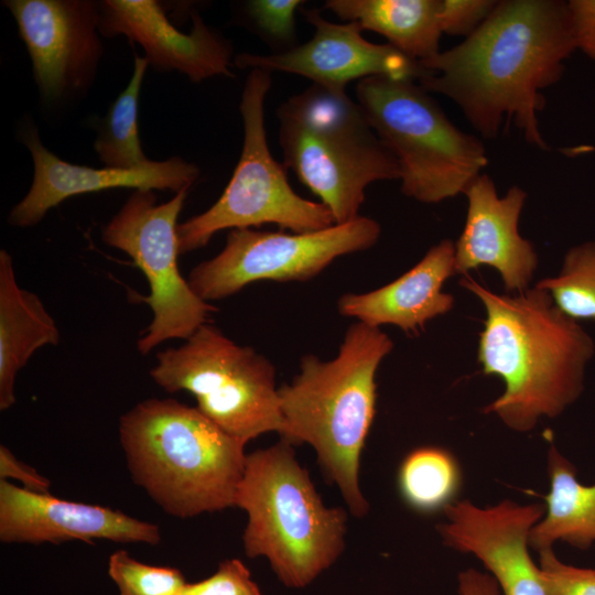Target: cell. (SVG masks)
<instances>
[{
    "label": "cell",
    "mask_w": 595,
    "mask_h": 595,
    "mask_svg": "<svg viewBox=\"0 0 595 595\" xmlns=\"http://www.w3.org/2000/svg\"><path fill=\"white\" fill-rule=\"evenodd\" d=\"M575 50L567 2L502 0L462 43L420 62L432 73L419 84L453 100L483 138L496 139L512 125L547 151L541 93L562 78Z\"/></svg>",
    "instance_id": "1"
},
{
    "label": "cell",
    "mask_w": 595,
    "mask_h": 595,
    "mask_svg": "<svg viewBox=\"0 0 595 595\" xmlns=\"http://www.w3.org/2000/svg\"><path fill=\"white\" fill-rule=\"evenodd\" d=\"M459 284L486 310L478 343L483 372L505 383L504 393L484 412L521 433L542 418L562 414L583 392L585 369L595 353L593 338L537 285L509 295L491 292L470 277Z\"/></svg>",
    "instance_id": "2"
},
{
    "label": "cell",
    "mask_w": 595,
    "mask_h": 595,
    "mask_svg": "<svg viewBox=\"0 0 595 595\" xmlns=\"http://www.w3.org/2000/svg\"><path fill=\"white\" fill-rule=\"evenodd\" d=\"M393 343L380 327L356 322L332 360L301 358L300 372L279 387L281 439L306 443L349 512L364 517L369 504L359 482L360 456L376 414V374Z\"/></svg>",
    "instance_id": "3"
},
{
    "label": "cell",
    "mask_w": 595,
    "mask_h": 595,
    "mask_svg": "<svg viewBox=\"0 0 595 595\" xmlns=\"http://www.w3.org/2000/svg\"><path fill=\"white\" fill-rule=\"evenodd\" d=\"M119 441L134 484L170 516L236 507L247 443L196 407L171 398L141 401L120 416Z\"/></svg>",
    "instance_id": "4"
},
{
    "label": "cell",
    "mask_w": 595,
    "mask_h": 595,
    "mask_svg": "<svg viewBox=\"0 0 595 595\" xmlns=\"http://www.w3.org/2000/svg\"><path fill=\"white\" fill-rule=\"evenodd\" d=\"M293 444L278 443L247 454L236 507L248 521V558H266L290 588H303L332 566L345 549L347 512L326 507Z\"/></svg>",
    "instance_id": "5"
},
{
    "label": "cell",
    "mask_w": 595,
    "mask_h": 595,
    "mask_svg": "<svg viewBox=\"0 0 595 595\" xmlns=\"http://www.w3.org/2000/svg\"><path fill=\"white\" fill-rule=\"evenodd\" d=\"M283 166L315 194L335 224L359 217L368 185L399 180L396 158L346 90L312 84L277 109Z\"/></svg>",
    "instance_id": "6"
},
{
    "label": "cell",
    "mask_w": 595,
    "mask_h": 595,
    "mask_svg": "<svg viewBox=\"0 0 595 595\" xmlns=\"http://www.w3.org/2000/svg\"><path fill=\"white\" fill-rule=\"evenodd\" d=\"M356 97L371 128L396 158L405 196L440 203L464 194L486 167L482 140L459 130L413 80L368 77L356 85Z\"/></svg>",
    "instance_id": "7"
},
{
    "label": "cell",
    "mask_w": 595,
    "mask_h": 595,
    "mask_svg": "<svg viewBox=\"0 0 595 595\" xmlns=\"http://www.w3.org/2000/svg\"><path fill=\"white\" fill-rule=\"evenodd\" d=\"M150 376L167 392L192 393L206 418L246 443L283 432L272 363L209 323L182 345L159 351Z\"/></svg>",
    "instance_id": "8"
},
{
    "label": "cell",
    "mask_w": 595,
    "mask_h": 595,
    "mask_svg": "<svg viewBox=\"0 0 595 595\" xmlns=\"http://www.w3.org/2000/svg\"><path fill=\"white\" fill-rule=\"evenodd\" d=\"M271 73L251 69L239 110L244 125L242 150L232 176L208 209L177 225L180 255L206 246L223 229L275 224L291 232H311L335 225L321 202L305 199L291 187L284 166L272 156L264 127V100Z\"/></svg>",
    "instance_id": "9"
},
{
    "label": "cell",
    "mask_w": 595,
    "mask_h": 595,
    "mask_svg": "<svg viewBox=\"0 0 595 595\" xmlns=\"http://www.w3.org/2000/svg\"><path fill=\"white\" fill-rule=\"evenodd\" d=\"M187 193L182 190L158 204L152 191H136L101 229L102 241L127 253L149 282L150 294L143 301L153 317L137 340L142 355L169 339L186 340L217 311L194 292L178 269L177 218Z\"/></svg>",
    "instance_id": "10"
},
{
    "label": "cell",
    "mask_w": 595,
    "mask_h": 595,
    "mask_svg": "<svg viewBox=\"0 0 595 595\" xmlns=\"http://www.w3.org/2000/svg\"><path fill=\"white\" fill-rule=\"evenodd\" d=\"M380 232V225L365 216L311 232L232 229L223 250L194 267L187 281L206 302L257 281H306L338 257L372 247Z\"/></svg>",
    "instance_id": "11"
},
{
    "label": "cell",
    "mask_w": 595,
    "mask_h": 595,
    "mask_svg": "<svg viewBox=\"0 0 595 595\" xmlns=\"http://www.w3.org/2000/svg\"><path fill=\"white\" fill-rule=\"evenodd\" d=\"M47 102L85 91L102 54L100 8L90 0H7Z\"/></svg>",
    "instance_id": "12"
},
{
    "label": "cell",
    "mask_w": 595,
    "mask_h": 595,
    "mask_svg": "<svg viewBox=\"0 0 595 595\" xmlns=\"http://www.w3.org/2000/svg\"><path fill=\"white\" fill-rule=\"evenodd\" d=\"M301 11L315 30L307 42L269 55L238 54L234 64L239 68L300 75L335 90H345L355 79L385 76L414 82L432 73L388 43L367 41L356 22L334 23L316 9Z\"/></svg>",
    "instance_id": "13"
},
{
    "label": "cell",
    "mask_w": 595,
    "mask_h": 595,
    "mask_svg": "<svg viewBox=\"0 0 595 595\" xmlns=\"http://www.w3.org/2000/svg\"><path fill=\"white\" fill-rule=\"evenodd\" d=\"M437 530L444 544L477 558L504 595H547L528 551L532 528L544 515L541 504L520 505L506 499L482 508L456 500L444 510Z\"/></svg>",
    "instance_id": "14"
},
{
    "label": "cell",
    "mask_w": 595,
    "mask_h": 595,
    "mask_svg": "<svg viewBox=\"0 0 595 595\" xmlns=\"http://www.w3.org/2000/svg\"><path fill=\"white\" fill-rule=\"evenodd\" d=\"M0 540L3 543H53L96 540L156 545V524L109 507L40 494L0 480Z\"/></svg>",
    "instance_id": "15"
},
{
    "label": "cell",
    "mask_w": 595,
    "mask_h": 595,
    "mask_svg": "<svg viewBox=\"0 0 595 595\" xmlns=\"http://www.w3.org/2000/svg\"><path fill=\"white\" fill-rule=\"evenodd\" d=\"M23 142L33 160L34 176L26 195L9 214L8 220L15 227L36 225L50 209L74 195L119 187L177 193L190 190L201 173L196 164L180 156L131 170L72 164L44 147L35 127L24 131Z\"/></svg>",
    "instance_id": "16"
},
{
    "label": "cell",
    "mask_w": 595,
    "mask_h": 595,
    "mask_svg": "<svg viewBox=\"0 0 595 595\" xmlns=\"http://www.w3.org/2000/svg\"><path fill=\"white\" fill-rule=\"evenodd\" d=\"M99 33L125 35L145 52L149 65L178 71L192 82L231 76L232 47L217 31L192 14L190 33L176 29L159 2L153 0H106L99 3Z\"/></svg>",
    "instance_id": "17"
},
{
    "label": "cell",
    "mask_w": 595,
    "mask_h": 595,
    "mask_svg": "<svg viewBox=\"0 0 595 595\" xmlns=\"http://www.w3.org/2000/svg\"><path fill=\"white\" fill-rule=\"evenodd\" d=\"M464 194L468 207L464 229L455 244L456 273L489 266L499 272L508 292L529 289L538 255L518 230L527 193L515 185L499 197L494 181L482 173Z\"/></svg>",
    "instance_id": "18"
},
{
    "label": "cell",
    "mask_w": 595,
    "mask_h": 595,
    "mask_svg": "<svg viewBox=\"0 0 595 595\" xmlns=\"http://www.w3.org/2000/svg\"><path fill=\"white\" fill-rule=\"evenodd\" d=\"M455 273V244L445 239L394 281L370 292L342 295L338 312L369 326L394 325L416 333L453 307V295L442 292V286Z\"/></svg>",
    "instance_id": "19"
},
{
    "label": "cell",
    "mask_w": 595,
    "mask_h": 595,
    "mask_svg": "<svg viewBox=\"0 0 595 595\" xmlns=\"http://www.w3.org/2000/svg\"><path fill=\"white\" fill-rule=\"evenodd\" d=\"M61 334L41 299L21 288L10 253L0 251V410L15 403V378L33 354Z\"/></svg>",
    "instance_id": "20"
},
{
    "label": "cell",
    "mask_w": 595,
    "mask_h": 595,
    "mask_svg": "<svg viewBox=\"0 0 595 595\" xmlns=\"http://www.w3.org/2000/svg\"><path fill=\"white\" fill-rule=\"evenodd\" d=\"M325 9L345 22L376 32L407 57L422 62L437 55L441 0H328Z\"/></svg>",
    "instance_id": "21"
},
{
    "label": "cell",
    "mask_w": 595,
    "mask_h": 595,
    "mask_svg": "<svg viewBox=\"0 0 595 595\" xmlns=\"http://www.w3.org/2000/svg\"><path fill=\"white\" fill-rule=\"evenodd\" d=\"M547 465L550 489L544 515L532 528L529 543L539 552L558 541L588 549L595 542V484L580 483L575 466L553 445Z\"/></svg>",
    "instance_id": "22"
},
{
    "label": "cell",
    "mask_w": 595,
    "mask_h": 595,
    "mask_svg": "<svg viewBox=\"0 0 595 595\" xmlns=\"http://www.w3.org/2000/svg\"><path fill=\"white\" fill-rule=\"evenodd\" d=\"M404 504L420 513L444 510L456 501L462 485L457 459L445 448L422 446L402 459L397 476Z\"/></svg>",
    "instance_id": "23"
},
{
    "label": "cell",
    "mask_w": 595,
    "mask_h": 595,
    "mask_svg": "<svg viewBox=\"0 0 595 595\" xmlns=\"http://www.w3.org/2000/svg\"><path fill=\"white\" fill-rule=\"evenodd\" d=\"M149 62L134 55V67L127 87L104 118L94 143L106 167L131 170L151 162L144 154L138 128L139 95Z\"/></svg>",
    "instance_id": "24"
},
{
    "label": "cell",
    "mask_w": 595,
    "mask_h": 595,
    "mask_svg": "<svg viewBox=\"0 0 595 595\" xmlns=\"http://www.w3.org/2000/svg\"><path fill=\"white\" fill-rule=\"evenodd\" d=\"M537 286L550 293L556 307L570 318L595 320V241L572 247L556 277Z\"/></svg>",
    "instance_id": "25"
},
{
    "label": "cell",
    "mask_w": 595,
    "mask_h": 595,
    "mask_svg": "<svg viewBox=\"0 0 595 595\" xmlns=\"http://www.w3.org/2000/svg\"><path fill=\"white\" fill-rule=\"evenodd\" d=\"M108 573L119 595H178L186 584L180 570L144 564L125 550L111 553Z\"/></svg>",
    "instance_id": "26"
},
{
    "label": "cell",
    "mask_w": 595,
    "mask_h": 595,
    "mask_svg": "<svg viewBox=\"0 0 595 595\" xmlns=\"http://www.w3.org/2000/svg\"><path fill=\"white\" fill-rule=\"evenodd\" d=\"M303 3L301 0H250L245 3V11L263 39L286 51L295 46V12Z\"/></svg>",
    "instance_id": "27"
},
{
    "label": "cell",
    "mask_w": 595,
    "mask_h": 595,
    "mask_svg": "<svg viewBox=\"0 0 595 595\" xmlns=\"http://www.w3.org/2000/svg\"><path fill=\"white\" fill-rule=\"evenodd\" d=\"M540 577L547 595H595V570L563 563L547 549L539 552Z\"/></svg>",
    "instance_id": "28"
},
{
    "label": "cell",
    "mask_w": 595,
    "mask_h": 595,
    "mask_svg": "<svg viewBox=\"0 0 595 595\" xmlns=\"http://www.w3.org/2000/svg\"><path fill=\"white\" fill-rule=\"evenodd\" d=\"M178 595H262L249 569L239 560L219 563L209 577L186 583Z\"/></svg>",
    "instance_id": "29"
},
{
    "label": "cell",
    "mask_w": 595,
    "mask_h": 595,
    "mask_svg": "<svg viewBox=\"0 0 595 595\" xmlns=\"http://www.w3.org/2000/svg\"><path fill=\"white\" fill-rule=\"evenodd\" d=\"M497 2L496 0H441L442 33L468 37L490 15Z\"/></svg>",
    "instance_id": "30"
},
{
    "label": "cell",
    "mask_w": 595,
    "mask_h": 595,
    "mask_svg": "<svg viewBox=\"0 0 595 595\" xmlns=\"http://www.w3.org/2000/svg\"><path fill=\"white\" fill-rule=\"evenodd\" d=\"M567 8L576 50L595 60V0H570Z\"/></svg>",
    "instance_id": "31"
},
{
    "label": "cell",
    "mask_w": 595,
    "mask_h": 595,
    "mask_svg": "<svg viewBox=\"0 0 595 595\" xmlns=\"http://www.w3.org/2000/svg\"><path fill=\"white\" fill-rule=\"evenodd\" d=\"M13 478L19 480L24 489L47 494L51 482L39 474L32 466L19 461L4 445L0 446V480Z\"/></svg>",
    "instance_id": "32"
},
{
    "label": "cell",
    "mask_w": 595,
    "mask_h": 595,
    "mask_svg": "<svg viewBox=\"0 0 595 595\" xmlns=\"http://www.w3.org/2000/svg\"><path fill=\"white\" fill-rule=\"evenodd\" d=\"M459 595H499L497 582L488 573L468 569L458 574Z\"/></svg>",
    "instance_id": "33"
}]
</instances>
